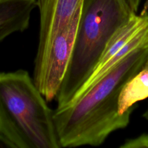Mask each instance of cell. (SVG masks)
<instances>
[{
  "label": "cell",
  "mask_w": 148,
  "mask_h": 148,
  "mask_svg": "<svg viewBox=\"0 0 148 148\" xmlns=\"http://www.w3.org/2000/svg\"><path fill=\"white\" fill-rule=\"evenodd\" d=\"M148 59V45L122 59L78 99L54 111L61 147H97L113 132L129 125L133 109L118 114V97L123 85Z\"/></svg>",
  "instance_id": "1"
},
{
  "label": "cell",
  "mask_w": 148,
  "mask_h": 148,
  "mask_svg": "<svg viewBox=\"0 0 148 148\" xmlns=\"http://www.w3.org/2000/svg\"><path fill=\"white\" fill-rule=\"evenodd\" d=\"M28 72L0 73V132L15 148H60L53 119Z\"/></svg>",
  "instance_id": "2"
},
{
  "label": "cell",
  "mask_w": 148,
  "mask_h": 148,
  "mask_svg": "<svg viewBox=\"0 0 148 148\" xmlns=\"http://www.w3.org/2000/svg\"><path fill=\"white\" fill-rule=\"evenodd\" d=\"M136 14L126 0H84L72 56L56 96L68 105L95 68L115 32Z\"/></svg>",
  "instance_id": "3"
},
{
  "label": "cell",
  "mask_w": 148,
  "mask_h": 148,
  "mask_svg": "<svg viewBox=\"0 0 148 148\" xmlns=\"http://www.w3.org/2000/svg\"><path fill=\"white\" fill-rule=\"evenodd\" d=\"M81 8L51 41L40 64L33 68V80L46 102L56 98L72 56Z\"/></svg>",
  "instance_id": "4"
},
{
  "label": "cell",
  "mask_w": 148,
  "mask_h": 148,
  "mask_svg": "<svg viewBox=\"0 0 148 148\" xmlns=\"http://www.w3.org/2000/svg\"><path fill=\"white\" fill-rule=\"evenodd\" d=\"M39 10V43L34 60V68L43 60L51 41L81 8L84 0H36Z\"/></svg>",
  "instance_id": "5"
},
{
  "label": "cell",
  "mask_w": 148,
  "mask_h": 148,
  "mask_svg": "<svg viewBox=\"0 0 148 148\" xmlns=\"http://www.w3.org/2000/svg\"><path fill=\"white\" fill-rule=\"evenodd\" d=\"M36 0H0V43L10 35L28 27Z\"/></svg>",
  "instance_id": "6"
},
{
  "label": "cell",
  "mask_w": 148,
  "mask_h": 148,
  "mask_svg": "<svg viewBox=\"0 0 148 148\" xmlns=\"http://www.w3.org/2000/svg\"><path fill=\"white\" fill-rule=\"evenodd\" d=\"M146 45H148V23L124 47L122 48L116 54H115L110 60L107 61L102 67L93 71L89 77L84 82V85L78 89L73 99L68 104L74 102L77 99H78L80 97L82 96L84 92H86L99 79H101L106 73H107L112 68L114 67L116 64H118L122 59H124L129 53H131L136 49H139L142 46H146Z\"/></svg>",
  "instance_id": "7"
},
{
  "label": "cell",
  "mask_w": 148,
  "mask_h": 148,
  "mask_svg": "<svg viewBox=\"0 0 148 148\" xmlns=\"http://www.w3.org/2000/svg\"><path fill=\"white\" fill-rule=\"evenodd\" d=\"M148 98V59L142 69L123 85L118 97V114L135 108L137 102Z\"/></svg>",
  "instance_id": "8"
},
{
  "label": "cell",
  "mask_w": 148,
  "mask_h": 148,
  "mask_svg": "<svg viewBox=\"0 0 148 148\" xmlns=\"http://www.w3.org/2000/svg\"><path fill=\"white\" fill-rule=\"evenodd\" d=\"M120 148H148V134H143L138 137L126 140Z\"/></svg>",
  "instance_id": "9"
},
{
  "label": "cell",
  "mask_w": 148,
  "mask_h": 148,
  "mask_svg": "<svg viewBox=\"0 0 148 148\" xmlns=\"http://www.w3.org/2000/svg\"><path fill=\"white\" fill-rule=\"evenodd\" d=\"M0 148H15L14 145L0 132Z\"/></svg>",
  "instance_id": "10"
},
{
  "label": "cell",
  "mask_w": 148,
  "mask_h": 148,
  "mask_svg": "<svg viewBox=\"0 0 148 148\" xmlns=\"http://www.w3.org/2000/svg\"><path fill=\"white\" fill-rule=\"evenodd\" d=\"M140 1L141 0H126L131 10L134 13L137 12L139 4H140Z\"/></svg>",
  "instance_id": "11"
},
{
  "label": "cell",
  "mask_w": 148,
  "mask_h": 148,
  "mask_svg": "<svg viewBox=\"0 0 148 148\" xmlns=\"http://www.w3.org/2000/svg\"><path fill=\"white\" fill-rule=\"evenodd\" d=\"M147 12H148V0H146L145 4H144L143 8H142V11H141L140 14H145Z\"/></svg>",
  "instance_id": "12"
},
{
  "label": "cell",
  "mask_w": 148,
  "mask_h": 148,
  "mask_svg": "<svg viewBox=\"0 0 148 148\" xmlns=\"http://www.w3.org/2000/svg\"><path fill=\"white\" fill-rule=\"evenodd\" d=\"M143 117H145L147 120H148V108L146 111H145V114H143Z\"/></svg>",
  "instance_id": "13"
}]
</instances>
